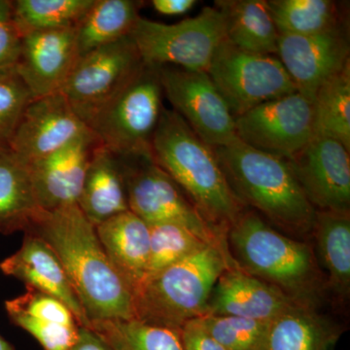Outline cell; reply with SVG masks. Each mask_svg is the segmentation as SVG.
<instances>
[{"mask_svg":"<svg viewBox=\"0 0 350 350\" xmlns=\"http://www.w3.org/2000/svg\"><path fill=\"white\" fill-rule=\"evenodd\" d=\"M79 59L75 29L27 32L16 71L34 98L57 93Z\"/></svg>","mask_w":350,"mask_h":350,"instance_id":"2e32d148","label":"cell"},{"mask_svg":"<svg viewBox=\"0 0 350 350\" xmlns=\"http://www.w3.org/2000/svg\"><path fill=\"white\" fill-rule=\"evenodd\" d=\"M278 57L297 91L312 100L324 83L350 64L347 27L312 36L280 34Z\"/></svg>","mask_w":350,"mask_h":350,"instance_id":"9a60e30c","label":"cell"},{"mask_svg":"<svg viewBox=\"0 0 350 350\" xmlns=\"http://www.w3.org/2000/svg\"><path fill=\"white\" fill-rule=\"evenodd\" d=\"M340 335L337 324L300 304L271 321L268 350H335Z\"/></svg>","mask_w":350,"mask_h":350,"instance_id":"d4e9b609","label":"cell"},{"mask_svg":"<svg viewBox=\"0 0 350 350\" xmlns=\"http://www.w3.org/2000/svg\"><path fill=\"white\" fill-rule=\"evenodd\" d=\"M33 98L15 68L0 72V153L10 150L25 108Z\"/></svg>","mask_w":350,"mask_h":350,"instance_id":"836d02e7","label":"cell"},{"mask_svg":"<svg viewBox=\"0 0 350 350\" xmlns=\"http://www.w3.org/2000/svg\"><path fill=\"white\" fill-rule=\"evenodd\" d=\"M199 320L225 350H268L271 322L228 315H204Z\"/></svg>","mask_w":350,"mask_h":350,"instance_id":"1f68e13d","label":"cell"},{"mask_svg":"<svg viewBox=\"0 0 350 350\" xmlns=\"http://www.w3.org/2000/svg\"><path fill=\"white\" fill-rule=\"evenodd\" d=\"M349 151L334 138L313 135L298 154L285 160L315 211L349 213Z\"/></svg>","mask_w":350,"mask_h":350,"instance_id":"4fadbf2b","label":"cell"},{"mask_svg":"<svg viewBox=\"0 0 350 350\" xmlns=\"http://www.w3.org/2000/svg\"><path fill=\"white\" fill-rule=\"evenodd\" d=\"M113 350H183L180 331L137 319L108 320L91 324Z\"/></svg>","mask_w":350,"mask_h":350,"instance_id":"f546056e","label":"cell"},{"mask_svg":"<svg viewBox=\"0 0 350 350\" xmlns=\"http://www.w3.org/2000/svg\"><path fill=\"white\" fill-rule=\"evenodd\" d=\"M312 234L322 266L328 275L329 286L340 298L350 292L349 213L317 211Z\"/></svg>","mask_w":350,"mask_h":350,"instance_id":"4316f807","label":"cell"},{"mask_svg":"<svg viewBox=\"0 0 350 350\" xmlns=\"http://www.w3.org/2000/svg\"><path fill=\"white\" fill-rule=\"evenodd\" d=\"M159 73L163 96L202 142L214 149L239 140L234 116L206 71L160 66Z\"/></svg>","mask_w":350,"mask_h":350,"instance_id":"8fae6325","label":"cell"},{"mask_svg":"<svg viewBox=\"0 0 350 350\" xmlns=\"http://www.w3.org/2000/svg\"><path fill=\"white\" fill-rule=\"evenodd\" d=\"M268 3L280 34L312 36L345 27L338 2L271 0Z\"/></svg>","mask_w":350,"mask_h":350,"instance_id":"83f0119b","label":"cell"},{"mask_svg":"<svg viewBox=\"0 0 350 350\" xmlns=\"http://www.w3.org/2000/svg\"><path fill=\"white\" fill-rule=\"evenodd\" d=\"M144 64L206 71L226 39L224 15L216 6L174 25L140 17L131 34Z\"/></svg>","mask_w":350,"mask_h":350,"instance_id":"52a82bcc","label":"cell"},{"mask_svg":"<svg viewBox=\"0 0 350 350\" xmlns=\"http://www.w3.org/2000/svg\"><path fill=\"white\" fill-rule=\"evenodd\" d=\"M163 98L159 68L144 64L86 125L119 158L151 159L152 139L165 108Z\"/></svg>","mask_w":350,"mask_h":350,"instance_id":"8992f818","label":"cell"},{"mask_svg":"<svg viewBox=\"0 0 350 350\" xmlns=\"http://www.w3.org/2000/svg\"><path fill=\"white\" fill-rule=\"evenodd\" d=\"M120 159L131 213L148 226H183L206 243L227 245V234L209 225L180 187L151 159Z\"/></svg>","mask_w":350,"mask_h":350,"instance_id":"9c48e42d","label":"cell"},{"mask_svg":"<svg viewBox=\"0 0 350 350\" xmlns=\"http://www.w3.org/2000/svg\"><path fill=\"white\" fill-rule=\"evenodd\" d=\"M101 246L131 293L144 283L150 255V227L131 211L96 226Z\"/></svg>","mask_w":350,"mask_h":350,"instance_id":"44dd1931","label":"cell"},{"mask_svg":"<svg viewBox=\"0 0 350 350\" xmlns=\"http://www.w3.org/2000/svg\"><path fill=\"white\" fill-rule=\"evenodd\" d=\"M300 304L304 303L244 271L236 262L219 278L204 315L271 322Z\"/></svg>","mask_w":350,"mask_h":350,"instance_id":"ac0fdd59","label":"cell"},{"mask_svg":"<svg viewBox=\"0 0 350 350\" xmlns=\"http://www.w3.org/2000/svg\"><path fill=\"white\" fill-rule=\"evenodd\" d=\"M100 145L89 130L55 153L29 165L36 199L42 211L77 204L88 167Z\"/></svg>","mask_w":350,"mask_h":350,"instance_id":"e0dca14e","label":"cell"},{"mask_svg":"<svg viewBox=\"0 0 350 350\" xmlns=\"http://www.w3.org/2000/svg\"><path fill=\"white\" fill-rule=\"evenodd\" d=\"M151 160L219 232L227 234L230 226L245 211L230 187L213 148L172 109H163L152 139Z\"/></svg>","mask_w":350,"mask_h":350,"instance_id":"7a4b0ae2","label":"cell"},{"mask_svg":"<svg viewBox=\"0 0 350 350\" xmlns=\"http://www.w3.org/2000/svg\"><path fill=\"white\" fill-rule=\"evenodd\" d=\"M59 258L90 326L135 319L133 293L108 259L96 227L77 204L43 211L27 228Z\"/></svg>","mask_w":350,"mask_h":350,"instance_id":"6da1fadb","label":"cell"},{"mask_svg":"<svg viewBox=\"0 0 350 350\" xmlns=\"http://www.w3.org/2000/svg\"><path fill=\"white\" fill-rule=\"evenodd\" d=\"M131 36L79 57L62 93L85 124L144 66Z\"/></svg>","mask_w":350,"mask_h":350,"instance_id":"30bf717a","label":"cell"},{"mask_svg":"<svg viewBox=\"0 0 350 350\" xmlns=\"http://www.w3.org/2000/svg\"><path fill=\"white\" fill-rule=\"evenodd\" d=\"M77 206L94 227L130 211L121 159L103 145L92 157Z\"/></svg>","mask_w":350,"mask_h":350,"instance_id":"7402d4cb","label":"cell"},{"mask_svg":"<svg viewBox=\"0 0 350 350\" xmlns=\"http://www.w3.org/2000/svg\"><path fill=\"white\" fill-rule=\"evenodd\" d=\"M5 310L11 322L36 338L43 350H69L78 337L80 325L68 306L32 288L6 301Z\"/></svg>","mask_w":350,"mask_h":350,"instance_id":"ffe728a7","label":"cell"},{"mask_svg":"<svg viewBox=\"0 0 350 350\" xmlns=\"http://www.w3.org/2000/svg\"><path fill=\"white\" fill-rule=\"evenodd\" d=\"M0 271L24 282L27 287L63 301L75 314L79 325L90 328L63 265L42 239L25 232L20 250L0 262Z\"/></svg>","mask_w":350,"mask_h":350,"instance_id":"d6986e66","label":"cell"},{"mask_svg":"<svg viewBox=\"0 0 350 350\" xmlns=\"http://www.w3.org/2000/svg\"><path fill=\"white\" fill-rule=\"evenodd\" d=\"M43 211L29 167L10 150L0 153V232H25Z\"/></svg>","mask_w":350,"mask_h":350,"instance_id":"cb8c5ba5","label":"cell"},{"mask_svg":"<svg viewBox=\"0 0 350 350\" xmlns=\"http://www.w3.org/2000/svg\"><path fill=\"white\" fill-rule=\"evenodd\" d=\"M236 261L224 244H208L144 280L133 294L135 319L180 331L206 312L219 278Z\"/></svg>","mask_w":350,"mask_h":350,"instance_id":"277c9868","label":"cell"},{"mask_svg":"<svg viewBox=\"0 0 350 350\" xmlns=\"http://www.w3.org/2000/svg\"><path fill=\"white\" fill-rule=\"evenodd\" d=\"M215 6L224 15L227 40L247 52L278 57L280 33L268 1L220 0Z\"/></svg>","mask_w":350,"mask_h":350,"instance_id":"603a6c76","label":"cell"},{"mask_svg":"<svg viewBox=\"0 0 350 350\" xmlns=\"http://www.w3.org/2000/svg\"><path fill=\"white\" fill-rule=\"evenodd\" d=\"M234 118L257 105L297 92L276 56L247 52L224 39L207 69Z\"/></svg>","mask_w":350,"mask_h":350,"instance_id":"ba28073f","label":"cell"},{"mask_svg":"<svg viewBox=\"0 0 350 350\" xmlns=\"http://www.w3.org/2000/svg\"><path fill=\"white\" fill-rule=\"evenodd\" d=\"M232 192L295 236L312 234L317 211L286 161L251 148L241 140L214 148Z\"/></svg>","mask_w":350,"mask_h":350,"instance_id":"3957f363","label":"cell"},{"mask_svg":"<svg viewBox=\"0 0 350 350\" xmlns=\"http://www.w3.org/2000/svg\"><path fill=\"white\" fill-rule=\"evenodd\" d=\"M69 350H113V349L93 329L80 326L78 337Z\"/></svg>","mask_w":350,"mask_h":350,"instance_id":"8d00e7d4","label":"cell"},{"mask_svg":"<svg viewBox=\"0 0 350 350\" xmlns=\"http://www.w3.org/2000/svg\"><path fill=\"white\" fill-rule=\"evenodd\" d=\"M89 130L66 96L57 92L29 103L11 142L10 151L29 167Z\"/></svg>","mask_w":350,"mask_h":350,"instance_id":"5bb4252c","label":"cell"},{"mask_svg":"<svg viewBox=\"0 0 350 350\" xmlns=\"http://www.w3.org/2000/svg\"><path fill=\"white\" fill-rule=\"evenodd\" d=\"M227 238L241 269L294 300L312 305L320 278L308 244L290 239L245 211L230 226Z\"/></svg>","mask_w":350,"mask_h":350,"instance_id":"5b68a950","label":"cell"},{"mask_svg":"<svg viewBox=\"0 0 350 350\" xmlns=\"http://www.w3.org/2000/svg\"><path fill=\"white\" fill-rule=\"evenodd\" d=\"M140 6L142 2L133 0H94L75 27L79 57L130 36Z\"/></svg>","mask_w":350,"mask_h":350,"instance_id":"484cf974","label":"cell"},{"mask_svg":"<svg viewBox=\"0 0 350 350\" xmlns=\"http://www.w3.org/2000/svg\"><path fill=\"white\" fill-rule=\"evenodd\" d=\"M183 350H225L202 327L199 319L187 322L180 330Z\"/></svg>","mask_w":350,"mask_h":350,"instance_id":"d590c367","label":"cell"},{"mask_svg":"<svg viewBox=\"0 0 350 350\" xmlns=\"http://www.w3.org/2000/svg\"><path fill=\"white\" fill-rule=\"evenodd\" d=\"M22 38L14 21L12 1L0 0V72L10 70L17 66Z\"/></svg>","mask_w":350,"mask_h":350,"instance_id":"e575fe53","label":"cell"},{"mask_svg":"<svg viewBox=\"0 0 350 350\" xmlns=\"http://www.w3.org/2000/svg\"><path fill=\"white\" fill-rule=\"evenodd\" d=\"M149 227L150 255L145 280L211 244L183 226L159 224Z\"/></svg>","mask_w":350,"mask_h":350,"instance_id":"d6a6232c","label":"cell"},{"mask_svg":"<svg viewBox=\"0 0 350 350\" xmlns=\"http://www.w3.org/2000/svg\"><path fill=\"white\" fill-rule=\"evenodd\" d=\"M234 126L243 144L289 160L313 137L312 100L297 91L239 115Z\"/></svg>","mask_w":350,"mask_h":350,"instance_id":"7c38bea8","label":"cell"},{"mask_svg":"<svg viewBox=\"0 0 350 350\" xmlns=\"http://www.w3.org/2000/svg\"><path fill=\"white\" fill-rule=\"evenodd\" d=\"M151 3L157 12L162 15L179 16L192 10L198 2L196 0H153Z\"/></svg>","mask_w":350,"mask_h":350,"instance_id":"74e56055","label":"cell"},{"mask_svg":"<svg viewBox=\"0 0 350 350\" xmlns=\"http://www.w3.org/2000/svg\"><path fill=\"white\" fill-rule=\"evenodd\" d=\"M0 350H15L14 349V347L12 345L9 344L8 342L2 337V336H0Z\"/></svg>","mask_w":350,"mask_h":350,"instance_id":"f35d334b","label":"cell"},{"mask_svg":"<svg viewBox=\"0 0 350 350\" xmlns=\"http://www.w3.org/2000/svg\"><path fill=\"white\" fill-rule=\"evenodd\" d=\"M312 124L313 135L334 138L350 150V64L317 90Z\"/></svg>","mask_w":350,"mask_h":350,"instance_id":"f1b7e54d","label":"cell"},{"mask_svg":"<svg viewBox=\"0 0 350 350\" xmlns=\"http://www.w3.org/2000/svg\"><path fill=\"white\" fill-rule=\"evenodd\" d=\"M94 0H17L13 18L22 34L47 29H75Z\"/></svg>","mask_w":350,"mask_h":350,"instance_id":"4dcf8cb0","label":"cell"}]
</instances>
